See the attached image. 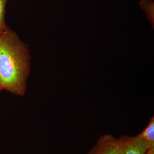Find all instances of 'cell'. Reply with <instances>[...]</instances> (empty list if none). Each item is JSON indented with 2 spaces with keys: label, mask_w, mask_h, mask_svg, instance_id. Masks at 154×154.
<instances>
[{
  "label": "cell",
  "mask_w": 154,
  "mask_h": 154,
  "mask_svg": "<svg viewBox=\"0 0 154 154\" xmlns=\"http://www.w3.org/2000/svg\"><path fill=\"white\" fill-rule=\"evenodd\" d=\"M139 6L145 11L147 17L154 26V2L151 0H142L139 2Z\"/></svg>",
  "instance_id": "5"
},
{
  "label": "cell",
  "mask_w": 154,
  "mask_h": 154,
  "mask_svg": "<svg viewBox=\"0 0 154 154\" xmlns=\"http://www.w3.org/2000/svg\"><path fill=\"white\" fill-rule=\"evenodd\" d=\"M30 70L28 47L14 31L7 26L0 33V90L24 96Z\"/></svg>",
  "instance_id": "1"
},
{
  "label": "cell",
  "mask_w": 154,
  "mask_h": 154,
  "mask_svg": "<svg viewBox=\"0 0 154 154\" xmlns=\"http://www.w3.org/2000/svg\"><path fill=\"white\" fill-rule=\"evenodd\" d=\"M88 154H122V150L118 139L106 134L99 137Z\"/></svg>",
  "instance_id": "2"
},
{
  "label": "cell",
  "mask_w": 154,
  "mask_h": 154,
  "mask_svg": "<svg viewBox=\"0 0 154 154\" xmlns=\"http://www.w3.org/2000/svg\"><path fill=\"white\" fill-rule=\"evenodd\" d=\"M118 139L122 154H146L148 150L134 137L123 135Z\"/></svg>",
  "instance_id": "3"
},
{
  "label": "cell",
  "mask_w": 154,
  "mask_h": 154,
  "mask_svg": "<svg viewBox=\"0 0 154 154\" xmlns=\"http://www.w3.org/2000/svg\"><path fill=\"white\" fill-rule=\"evenodd\" d=\"M1 91H2L0 90V94H1Z\"/></svg>",
  "instance_id": "7"
},
{
  "label": "cell",
  "mask_w": 154,
  "mask_h": 154,
  "mask_svg": "<svg viewBox=\"0 0 154 154\" xmlns=\"http://www.w3.org/2000/svg\"><path fill=\"white\" fill-rule=\"evenodd\" d=\"M7 1L8 0H0V33L4 32L8 26L6 24L5 18Z\"/></svg>",
  "instance_id": "6"
},
{
  "label": "cell",
  "mask_w": 154,
  "mask_h": 154,
  "mask_svg": "<svg viewBox=\"0 0 154 154\" xmlns=\"http://www.w3.org/2000/svg\"><path fill=\"white\" fill-rule=\"evenodd\" d=\"M135 138L147 149L154 148V118L150 119L148 125Z\"/></svg>",
  "instance_id": "4"
}]
</instances>
